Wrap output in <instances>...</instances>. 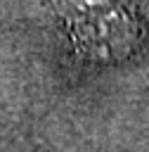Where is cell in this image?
<instances>
[{"label": "cell", "instance_id": "1", "mask_svg": "<svg viewBox=\"0 0 149 152\" xmlns=\"http://www.w3.org/2000/svg\"><path fill=\"white\" fill-rule=\"evenodd\" d=\"M78 55L92 62H118L142 40V24L123 0H54Z\"/></svg>", "mask_w": 149, "mask_h": 152}]
</instances>
